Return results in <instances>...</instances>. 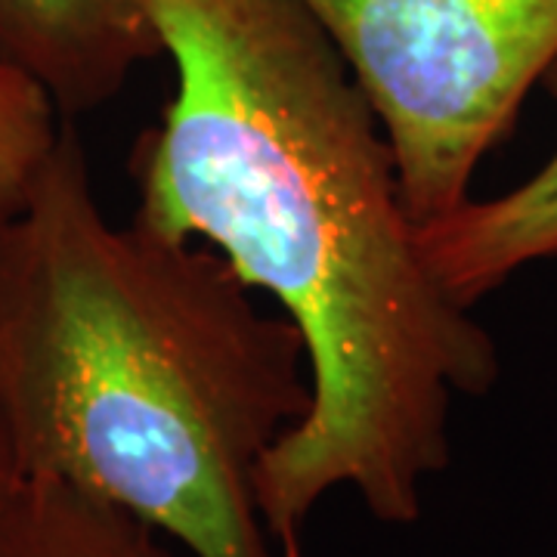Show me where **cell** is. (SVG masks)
Wrapping results in <instances>:
<instances>
[{
  "mask_svg": "<svg viewBox=\"0 0 557 557\" xmlns=\"http://www.w3.org/2000/svg\"><path fill=\"white\" fill-rule=\"evenodd\" d=\"M152 10L177 87L131 149L134 220L220 251L310 357V409L258 468L276 557H304L335 490L412 527L456 399L498 384L496 341L428 267L381 119L300 0Z\"/></svg>",
  "mask_w": 557,
  "mask_h": 557,
  "instance_id": "obj_1",
  "label": "cell"
},
{
  "mask_svg": "<svg viewBox=\"0 0 557 557\" xmlns=\"http://www.w3.org/2000/svg\"><path fill=\"white\" fill-rule=\"evenodd\" d=\"M313 399L300 329L211 245L106 218L72 121L0 239V424L25 478L189 557H276L258 468Z\"/></svg>",
  "mask_w": 557,
  "mask_h": 557,
  "instance_id": "obj_2",
  "label": "cell"
},
{
  "mask_svg": "<svg viewBox=\"0 0 557 557\" xmlns=\"http://www.w3.org/2000/svg\"><path fill=\"white\" fill-rule=\"evenodd\" d=\"M372 102L418 223L471 199L557 60V0H300Z\"/></svg>",
  "mask_w": 557,
  "mask_h": 557,
  "instance_id": "obj_3",
  "label": "cell"
},
{
  "mask_svg": "<svg viewBox=\"0 0 557 557\" xmlns=\"http://www.w3.org/2000/svg\"><path fill=\"white\" fill-rule=\"evenodd\" d=\"M159 57L152 0H0V60L35 81L62 119L109 106Z\"/></svg>",
  "mask_w": 557,
  "mask_h": 557,
  "instance_id": "obj_4",
  "label": "cell"
},
{
  "mask_svg": "<svg viewBox=\"0 0 557 557\" xmlns=\"http://www.w3.org/2000/svg\"><path fill=\"white\" fill-rule=\"evenodd\" d=\"M539 87L557 102V60ZM418 245L443 288L471 310L515 273L557 258V149L515 189L418 223Z\"/></svg>",
  "mask_w": 557,
  "mask_h": 557,
  "instance_id": "obj_5",
  "label": "cell"
},
{
  "mask_svg": "<svg viewBox=\"0 0 557 557\" xmlns=\"http://www.w3.org/2000/svg\"><path fill=\"white\" fill-rule=\"evenodd\" d=\"M174 539L53 478H20L0 498V557H183Z\"/></svg>",
  "mask_w": 557,
  "mask_h": 557,
  "instance_id": "obj_6",
  "label": "cell"
},
{
  "mask_svg": "<svg viewBox=\"0 0 557 557\" xmlns=\"http://www.w3.org/2000/svg\"><path fill=\"white\" fill-rule=\"evenodd\" d=\"M65 121L35 81L0 60V239L25 211Z\"/></svg>",
  "mask_w": 557,
  "mask_h": 557,
  "instance_id": "obj_7",
  "label": "cell"
},
{
  "mask_svg": "<svg viewBox=\"0 0 557 557\" xmlns=\"http://www.w3.org/2000/svg\"><path fill=\"white\" fill-rule=\"evenodd\" d=\"M20 478V468H16V458L10 449V440L3 434V424H0V498L7 496V490L13 486V480Z\"/></svg>",
  "mask_w": 557,
  "mask_h": 557,
  "instance_id": "obj_8",
  "label": "cell"
}]
</instances>
